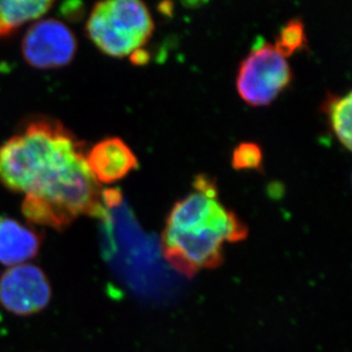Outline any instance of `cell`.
I'll return each mask as SVG.
<instances>
[{
	"label": "cell",
	"mask_w": 352,
	"mask_h": 352,
	"mask_svg": "<svg viewBox=\"0 0 352 352\" xmlns=\"http://www.w3.org/2000/svg\"><path fill=\"white\" fill-rule=\"evenodd\" d=\"M41 242L43 239L37 230L10 217H0V263L13 266L34 259Z\"/></svg>",
	"instance_id": "obj_8"
},
{
	"label": "cell",
	"mask_w": 352,
	"mask_h": 352,
	"mask_svg": "<svg viewBox=\"0 0 352 352\" xmlns=\"http://www.w3.org/2000/svg\"><path fill=\"white\" fill-rule=\"evenodd\" d=\"M52 6L50 1H0V39L29 21L43 16Z\"/></svg>",
	"instance_id": "obj_9"
},
{
	"label": "cell",
	"mask_w": 352,
	"mask_h": 352,
	"mask_svg": "<svg viewBox=\"0 0 352 352\" xmlns=\"http://www.w3.org/2000/svg\"><path fill=\"white\" fill-rule=\"evenodd\" d=\"M292 70L274 45L256 46L239 65L236 88L243 100L252 107H266L289 86Z\"/></svg>",
	"instance_id": "obj_4"
},
{
	"label": "cell",
	"mask_w": 352,
	"mask_h": 352,
	"mask_svg": "<svg viewBox=\"0 0 352 352\" xmlns=\"http://www.w3.org/2000/svg\"><path fill=\"white\" fill-rule=\"evenodd\" d=\"M87 166L97 183L112 184L138 168L131 148L118 137L100 140L88 152Z\"/></svg>",
	"instance_id": "obj_7"
},
{
	"label": "cell",
	"mask_w": 352,
	"mask_h": 352,
	"mask_svg": "<svg viewBox=\"0 0 352 352\" xmlns=\"http://www.w3.org/2000/svg\"><path fill=\"white\" fill-rule=\"evenodd\" d=\"M87 34L104 54L124 57L140 50L153 34L150 10L138 0H112L95 5Z\"/></svg>",
	"instance_id": "obj_3"
},
{
	"label": "cell",
	"mask_w": 352,
	"mask_h": 352,
	"mask_svg": "<svg viewBox=\"0 0 352 352\" xmlns=\"http://www.w3.org/2000/svg\"><path fill=\"white\" fill-rule=\"evenodd\" d=\"M248 234L245 223L223 206L206 223L184 230L166 227L161 237V249L173 270L192 278L199 270L221 266L223 243L239 242Z\"/></svg>",
	"instance_id": "obj_2"
},
{
	"label": "cell",
	"mask_w": 352,
	"mask_h": 352,
	"mask_svg": "<svg viewBox=\"0 0 352 352\" xmlns=\"http://www.w3.org/2000/svg\"><path fill=\"white\" fill-rule=\"evenodd\" d=\"M263 162L261 147L251 142L239 144L234 150L232 157V166L236 170H260L263 168Z\"/></svg>",
	"instance_id": "obj_12"
},
{
	"label": "cell",
	"mask_w": 352,
	"mask_h": 352,
	"mask_svg": "<svg viewBox=\"0 0 352 352\" xmlns=\"http://www.w3.org/2000/svg\"><path fill=\"white\" fill-rule=\"evenodd\" d=\"M307 34L302 21L294 19L287 22L279 31L278 37L274 45L282 56H292L298 50L307 46Z\"/></svg>",
	"instance_id": "obj_11"
},
{
	"label": "cell",
	"mask_w": 352,
	"mask_h": 352,
	"mask_svg": "<svg viewBox=\"0 0 352 352\" xmlns=\"http://www.w3.org/2000/svg\"><path fill=\"white\" fill-rule=\"evenodd\" d=\"M322 111L329 117L331 128L340 143L346 150H351V93L343 97L329 94L322 104Z\"/></svg>",
	"instance_id": "obj_10"
},
{
	"label": "cell",
	"mask_w": 352,
	"mask_h": 352,
	"mask_svg": "<svg viewBox=\"0 0 352 352\" xmlns=\"http://www.w3.org/2000/svg\"><path fill=\"white\" fill-rule=\"evenodd\" d=\"M0 183L25 194L22 212L40 226L60 232L79 216L105 212L82 143L58 120H31L0 146Z\"/></svg>",
	"instance_id": "obj_1"
},
{
	"label": "cell",
	"mask_w": 352,
	"mask_h": 352,
	"mask_svg": "<svg viewBox=\"0 0 352 352\" xmlns=\"http://www.w3.org/2000/svg\"><path fill=\"white\" fill-rule=\"evenodd\" d=\"M74 32L55 19L34 24L22 41L24 60L31 67L50 70L70 64L77 52Z\"/></svg>",
	"instance_id": "obj_5"
},
{
	"label": "cell",
	"mask_w": 352,
	"mask_h": 352,
	"mask_svg": "<svg viewBox=\"0 0 352 352\" xmlns=\"http://www.w3.org/2000/svg\"><path fill=\"white\" fill-rule=\"evenodd\" d=\"M52 298L46 274L34 265H19L0 277V303L17 316L34 315L45 309Z\"/></svg>",
	"instance_id": "obj_6"
},
{
	"label": "cell",
	"mask_w": 352,
	"mask_h": 352,
	"mask_svg": "<svg viewBox=\"0 0 352 352\" xmlns=\"http://www.w3.org/2000/svg\"><path fill=\"white\" fill-rule=\"evenodd\" d=\"M131 60L135 64H145L148 60V54L140 48V50H135L131 54Z\"/></svg>",
	"instance_id": "obj_13"
}]
</instances>
